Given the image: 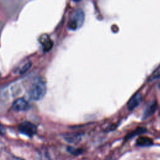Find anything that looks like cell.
Returning a JSON list of instances; mask_svg holds the SVG:
<instances>
[{"label":"cell","instance_id":"6da1fadb","mask_svg":"<svg viewBox=\"0 0 160 160\" xmlns=\"http://www.w3.org/2000/svg\"><path fill=\"white\" fill-rule=\"evenodd\" d=\"M46 92V83L42 77L36 78L32 82L29 91V97L34 101H39L43 98Z\"/></svg>","mask_w":160,"mask_h":160},{"label":"cell","instance_id":"7a4b0ae2","mask_svg":"<svg viewBox=\"0 0 160 160\" xmlns=\"http://www.w3.org/2000/svg\"><path fill=\"white\" fill-rule=\"evenodd\" d=\"M84 13L81 9H77L72 12L68 23L70 29L76 30L80 28L84 23Z\"/></svg>","mask_w":160,"mask_h":160},{"label":"cell","instance_id":"3957f363","mask_svg":"<svg viewBox=\"0 0 160 160\" xmlns=\"http://www.w3.org/2000/svg\"><path fill=\"white\" fill-rule=\"evenodd\" d=\"M19 131L21 133L26 136L32 137L36 134L37 128L36 126L32 122L29 121H24L19 124Z\"/></svg>","mask_w":160,"mask_h":160},{"label":"cell","instance_id":"277c9868","mask_svg":"<svg viewBox=\"0 0 160 160\" xmlns=\"http://www.w3.org/2000/svg\"><path fill=\"white\" fill-rule=\"evenodd\" d=\"M12 108L16 111H25L29 108V104L23 98H18L14 101Z\"/></svg>","mask_w":160,"mask_h":160},{"label":"cell","instance_id":"5b68a950","mask_svg":"<svg viewBox=\"0 0 160 160\" xmlns=\"http://www.w3.org/2000/svg\"><path fill=\"white\" fill-rule=\"evenodd\" d=\"M40 42L42 44L44 51H49L53 46V42L47 34H43L41 36Z\"/></svg>","mask_w":160,"mask_h":160},{"label":"cell","instance_id":"8992f818","mask_svg":"<svg viewBox=\"0 0 160 160\" xmlns=\"http://www.w3.org/2000/svg\"><path fill=\"white\" fill-rule=\"evenodd\" d=\"M142 100V98L141 94L138 93L135 94L128 102V109L129 110H133L137 106L139 105Z\"/></svg>","mask_w":160,"mask_h":160},{"label":"cell","instance_id":"52a82bcc","mask_svg":"<svg viewBox=\"0 0 160 160\" xmlns=\"http://www.w3.org/2000/svg\"><path fill=\"white\" fill-rule=\"evenodd\" d=\"M157 109V103L156 102H152L151 104L148 105L143 113V119H146L152 115Z\"/></svg>","mask_w":160,"mask_h":160},{"label":"cell","instance_id":"ba28073f","mask_svg":"<svg viewBox=\"0 0 160 160\" xmlns=\"http://www.w3.org/2000/svg\"><path fill=\"white\" fill-rule=\"evenodd\" d=\"M152 142V140L147 137H141L137 141V143L139 146H149Z\"/></svg>","mask_w":160,"mask_h":160},{"label":"cell","instance_id":"9c48e42d","mask_svg":"<svg viewBox=\"0 0 160 160\" xmlns=\"http://www.w3.org/2000/svg\"><path fill=\"white\" fill-rule=\"evenodd\" d=\"M31 62L30 61H26L19 69V73L23 74L26 72L31 67Z\"/></svg>","mask_w":160,"mask_h":160},{"label":"cell","instance_id":"30bf717a","mask_svg":"<svg viewBox=\"0 0 160 160\" xmlns=\"http://www.w3.org/2000/svg\"><path fill=\"white\" fill-rule=\"evenodd\" d=\"M160 78V68L154 71L149 78V81H154L157 79Z\"/></svg>","mask_w":160,"mask_h":160},{"label":"cell","instance_id":"8fae6325","mask_svg":"<svg viewBox=\"0 0 160 160\" xmlns=\"http://www.w3.org/2000/svg\"><path fill=\"white\" fill-rule=\"evenodd\" d=\"M8 160H24L23 159H22L21 158L16 157V156H12V155L9 156V157L8 158Z\"/></svg>","mask_w":160,"mask_h":160},{"label":"cell","instance_id":"7c38bea8","mask_svg":"<svg viewBox=\"0 0 160 160\" xmlns=\"http://www.w3.org/2000/svg\"><path fill=\"white\" fill-rule=\"evenodd\" d=\"M5 132H6V129L0 123V134L3 135L5 134Z\"/></svg>","mask_w":160,"mask_h":160}]
</instances>
